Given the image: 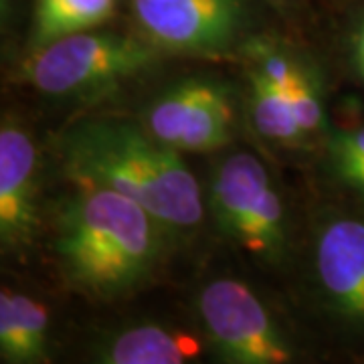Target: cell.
Wrapping results in <instances>:
<instances>
[{
    "mask_svg": "<svg viewBox=\"0 0 364 364\" xmlns=\"http://www.w3.org/2000/svg\"><path fill=\"white\" fill-rule=\"evenodd\" d=\"M61 154L77 184L116 191L142 205L168 235L195 231L203 196L182 152L126 119H90L67 132Z\"/></svg>",
    "mask_w": 364,
    "mask_h": 364,
    "instance_id": "obj_1",
    "label": "cell"
},
{
    "mask_svg": "<svg viewBox=\"0 0 364 364\" xmlns=\"http://www.w3.org/2000/svg\"><path fill=\"white\" fill-rule=\"evenodd\" d=\"M168 233L136 200L93 184L61 210L55 249L67 282L95 298H117L154 272Z\"/></svg>",
    "mask_w": 364,
    "mask_h": 364,
    "instance_id": "obj_2",
    "label": "cell"
},
{
    "mask_svg": "<svg viewBox=\"0 0 364 364\" xmlns=\"http://www.w3.org/2000/svg\"><path fill=\"white\" fill-rule=\"evenodd\" d=\"M208 207L227 239L249 255L279 263L287 251L286 207L259 158L237 152L215 170Z\"/></svg>",
    "mask_w": 364,
    "mask_h": 364,
    "instance_id": "obj_3",
    "label": "cell"
},
{
    "mask_svg": "<svg viewBox=\"0 0 364 364\" xmlns=\"http://www.w3.org/2000/svg\"><path fill=\"white\" fill-rule=\"evenodd\" d=\"M150 45L116 33L81 31L55 39L25 63V79L45 95L67 97L105 90L152 65Z\"/></svg>",
    "mask_w": 364,
    "mask_h": 364,
    "instance_id": "obj_4",
    "label": "cell"
},
{
    "mask_svg": "<svg viewBox=\"0 0 364 364\" xmlns=\"http://www.w3.org/2000/svg\"><path fill=\"white\" fill-rule=\"evenodd\" d=\"M196 310L208 342L233 364H284L294 348L255 291L237 279H215L198 291Z\"/></svg>",
    "mask_w": 364,
    "mask_h": 364,
    "instance_id": "obj_5",
    "label": "cell"
},
{
    "mask_svg": "<svg viewBox=\"0 0 364 364\" xmlns=\"http://www.w3.org/2000/svg\"><path fill=\"white\" fill-rule=\"evenodd\" d=\"M146 130L178 152L219 150L233 134L229 90L203 77L178 81L148 107Z\"/></svg>",
    "mask_w": 364,
    "mask_h": 364,
    "instance_id": "obj_6",
    "label": "cell"
},
{
    "mask_svg": "<svg viewBox=\"0 0 364 364\" xmlns=\"http://www.w3.org/2000/svg\"><path fill=\"white\" fill-rule=\"evenodd\" d=\"M132 9L154 45L186 55L229 51L243 25L239 0H132Z\"/></svg>",
    "mask_w": 364,
    "mask_h": 364,
    "instance_id": "obj_7",
    "label": "cell"
},
{
    "mask_svg": "<svg viewBox=\"0 0 364 364\" xmlns=\"http://www.w3.org/2000/svg\"><path fill=\"white\" fill-rule=\"evenodd\" d=\"M316 273L330 312L364 338V215H336L322 225Z\"/></svg>",
    "mask_w": 364,
    "mask_h": 364,
    "instance_id": "obj_8",
    "label": "cell"
},
{
    "mask_svg": "<svg viewBox=\"0 0 364 364\" xmlns=\"http://www.w3.org/2000/svg\"><path fill=\"white\" fill-rule=\"evenodd\" d=\"M37 154L23 128L0 130V239L6 249H25L37 231Z\"/></svg>",
    "mask_w": 364,
    "mask_h": 364,
    "instance_id": "obj_9",
    "label": "cell"
},
{
    "mask_svg": "<svg viewBox=\"0 0 364 364\" xmlns=\"http://www.w3.org/2000/svg\"><path fill=\"white\" fill-rule=\"evenodd\" d=\"M200 352L203 344L184 330L142 324L100 340L93 356L105 364H181L195 360Z\"/></svg>",
    "mask_w": 364,
    "mask_h": 364,
    "instance_id": "obj_10",
    "label": "cell"
},
{
    "mask_svg": "<svg viewBox=\"0 0 364 364\" xmlns=\"http://www.w3.org/2000/svg\"><path fill=\"white\" fill-rule=\"evenodd\" d=\"M116 0H37L33 45L39 49L55 39L93 31L114 14Z\"/></svg>",
    "mask_w": 364,
    "mask_h": 364,
    "instance_id": "obj_11",
    "label": "cell"
},
{
    "mask_svg": "<svg viewBox=\"0 0 364 364\" xmlns=\"http://www.w3.org/2000/svg\"><path fill=\"white\" fill-rule=\"evenodd\" d=\"M249 83H251V116L255 130L265 140H272L282 146H298L304 142L306 134L296 117L289 93L255 71H249Z\"/></svg>",
    "mask_w": 364,
    "mask_h": 364,
    "instance_id": "obj_12",
    "label": "cell"
},
{
    "mask_svg": "<svg viewBox=\"0 0 364 364\" xmlns=\"http://www.w3.org/2000/svg\"><path fill=\"white\" fill-rule=\"evenodd\" d=\"M330 162L340 184L364 200V126L332 134Z\"/></svg>",
    "mask_w": 364,
    "mask_h": 364,
    "instance_id": "obj_13",
    "label": "cell"
},
{
    "mask_svg": "<svg viewBox=\"0 0 364 364\" xmlns=\"http://www.w3.org/2000/svg\"><path fill=\"white\" fill-rule=\"evenodd\" d=\"M249 55H251V71L259 73L286 91L291 90L299 75L306 71V67L296 57L287 55L284 49L269 47L267 43H253L249 47Z\"/></svg>",
    "mask_w": 364,
    "mask_h": 364,
    "instance_id": "obj_14",
    "label": "cell"
},
{
    "mask_svg": "<svg viewBox=\"0 0 364 364\" xmlns=\"http://www.w3.org/2000/svg\"><path fill=\"white\" fill-rule=\"evenodd\" d=\"M289 100L294 105V112L298 117L301 130L308 136L320 134L326 128V114L324 102H322V91H320V81H316L314 73L306 69L296 85L287 91Z\"/></svg>",
    "mask_w": 364,
    "mask_h": 364,
    "instance_id": "obj_15",
    "label": "cell"
},
{
    "mask_svg": "<svg viewBox=\"0 0 364 364\" xmlns=\"http://www.w3.org/2000/svg\"><path fill=\"white\" fill-rule=\"evenodd\" d=\"M14 301L25 328L28 363H45L49 356V314L37 299L14 294Z\"/></svg>",
    "mask_w": 364,
    "mask_h": 364,
    "instance_id": "obj_16",
    "label": "cell"
},
{
    "mask_svg": "<svg viewBox=\"0 0 364 364\" xmlns=\"http://www.w3.org/2000/svg\"><path fill=\"white\" fill-rule=\"evenodd\" d=\"M0 356L4 363H28L25 328L14 294L9 289L0 294Z\"/></svg>",
    "mask_w": 364,
    "mask_h": 364,
    "instance_id": "obj_17",
    "label": "cell"
},
{
    "mask_svg": "<svg viewBox=\"0 0 364 364\" xmlns=\"http://www.w3.org/2000/svg\"><path fill=\"white\" fill-rule=\"evenodd\" d=\"M348 49H350L352 69H354L358 81L364 85V14L360 16V21L356 23V26L352 28Z\"/></svg>",
    "mask_w": 364,
    "mask_h": 364,
    "instance_id": "obj_18",
    "label": "cell"
}]
</instances>
